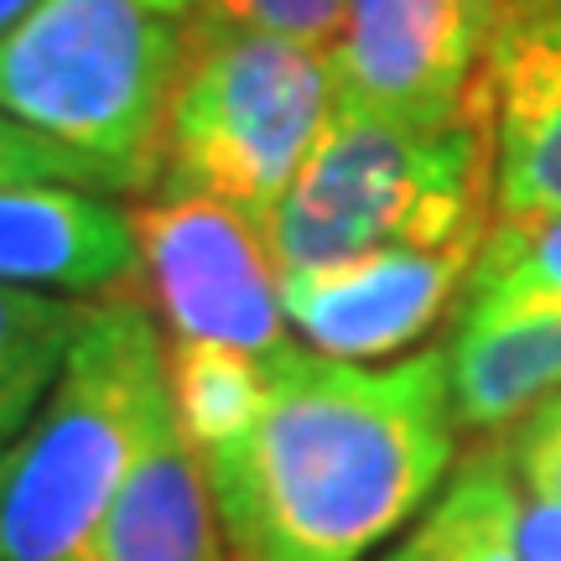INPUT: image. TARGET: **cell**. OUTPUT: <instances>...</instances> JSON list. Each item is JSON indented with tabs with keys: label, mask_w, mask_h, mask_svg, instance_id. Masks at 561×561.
Wrapping results in <instances>:
<instances>
[{
	"label": "cell",
	"mask_w": 561,
	"mask_h": 561,
	"mask_svg": "<svg viewBox=\"0 0 561 561\" xmlns=\"http://www.w3.org/2000/svg\"><path fill=\"white\" fill-rule=\"evenodd\" d=\"M136 276V224L104 193L62 182L0 187V286L21 291H115Z\"/></svg>",
	"instance_id": "cell-10"
},
{
	"label": "cell",
	"mask_w": 561,
	"mask_h": 561,
	"mask_svg": "<svg viewBox=\"0 0 561 561\" xmlns=\"http://www.w3.org/2000/svg\"><path fill=\"white\" fill-rule=\"evenodd\" d=\"M510 500H515V479H510L504 447H483L462 462L447 494L432 504V520L447 536L453 561H520L504 530Z\"/></svg>",
	"instance_id": "cell-15"
},
{
	"label": "cell",
	"mask_w": 561,
	"mask_h": 561,
	"mask_svg": "<svg viewBox=\"0 0 561 561\" xmlns=\"http://www.w3.org/2000/svg\"><path fill=\"white\" fill-rule=\"evenodd\" d=\"M21 182H62V187L104 193L100 178H94L79 157H68L53 140L32 136V130H21L16 121L0 115V187H21ZM104 198H110V193H104Z\"/></svg>",
	"instance_id": "cell-19"
},
{
	"label": "cell",
	"mask_w": 561,
	"mask_h": 561,
	"mask_svg": "<svg viewBox=\"0 0 561 561\" xmlns=\"http://www.w3.org/2000/svg\"><path fill=\"white\" fill-rule=\"evenodd\" d=\"M32 5H42V0H0V37H5L21 16H32Z\"/></svg>",
	"instance_id": "cell-22"
},
{
	"label": "cell",
	"mask_w": 561,
	"mask_h": 561,
	"mask_svg": "<svg viewBox=\"0 0 561 561\" xmlns=\"http://www.w3.org/2000/svg\"><path fill=\"white\" fill-rule=\"evenodd\" d=\"M500 0H348L333 79L339 100L405 125L468 115Z\"/></svg>",
	"instance_id": "cell-7"
},
{
	"label": "cell",
	"mask_w": 561,
	"mask_h": 561,
	"mask_svg": "<svg viewBox=\"0 0 561 561\" xmlns=\"http://www.w3.org/2000/svg\"><path fill=\"white\" fill-rule=\"evenodd\" d=\"M136 276L172 343H219L240 354H276L286 339L280 276L255 214L203 193H157L130 208Z\"/></svg>",
	"instance_id": "cell-6"
},
{
	"label": "cell",
	"mask_w": 561,
	"mask_h": 561,
	"mask_svg": "<svg viewBox=\"0 0 561 561\" xmlns=\"http://www.w3.org/2000/svg\"><path fill=\"white\" fill-rule=\"evenodd\" d=\"M172 421L167 343L140 301H100L42 411L0 447V561H68Z\"/></svg>",
	"instance_id": "cell-2"
},
{
	"label": "cell",
	"mask_w": 561,
	"mask_h": 561,
	"mask_svg": "<svg viewBox=\"0 0 561 561\" xmlns=\"http://www.w3.org/2000/svg\"><path fill=\"white\" fill-rule=\"evenodd\" d=\"M193 16L333 53L343 32V16H348V0H203Z\"/></svg>",
	"instance_id": "cell-17"
},
{
	"label": "cell",
	"mask_w": 561,
	"mask_h": 561,
	"mask_svg": "<svg viewBox=\"0 0 561 561\" xmlns=\"http://www.w3.org/2000/svg\"><path fill=\"white\" fill-rule=\"evenodd\" d=\"M83 301L0 286V447L21 437L83 328Z\"/></svg>",
	"instance_id": "cell-14"
},
{
	"label": "cell",
	"mask_w": 561,
	"mask_h": 561,
	"mask_svg": "<svg viewBox=\"0 0 561 561\" xmlns=\"http://www.w3.org/2000/svg\"><path fill=\"white\" fill-rule=\"evenodd\" d=\"M462 291L489 297H551L561 301V214L500 219L479 244Z\"/></svg>",
	"instance_id": "cell-16"
},
{
	"label": "cell",
	"mask_w": 561,
	"mask_h": 561,
	"mask_svg": "<svg viewBox=\"0 0 561 561\" xmlns=\"http://www.w3.org/2000/svg\"><path fill=\"white\" fill-rule=\"evenodd\" d=\"M442 354L458 432L525 421L561 390V301L462 291Z\"/></svg>",
	"instance_id": "cell-11"
},
{
	"label": "cell",
	"mask_w": 561,
	"mask_h": 561,
	"mask_svg": "<svg viewBox=\"0 0 561 561\" xmlns=\"http://www.w3.org/2000/svg\"><path fill=\"white\" fill-rule=\"evenodd\" d=\"M479 244L483 234L437 244V250H385V255H364L333 271L286 276L280 312L312 343V354L343 364L385 359L426 339L447 318V307L462 301Z\"/></svg>",
	"instance_id": "cell-8"
},
{
	"label": "cell",
	"mask_w": 561,
	"mask_h": 561,
	"mask_svg": "<svg viewBox=\"0 0 561 561\" xmlns=\"http://www.w3.org/2000/svg\"><path fill=\"white\" fill-rule=\"evenodd\" d=\"M167 385L182 442L214 458L255 426L265 405V359L219 348V343H172L167 348Z\"/></svg>",
	"instance_id": "cell-13"
},
{
	"label": "cell",
	"mask_w": 561,
	"mask_h": 561,
	"mask_svg": "<svg viewBox=\"0 0 561 561\" xmlns=\"http://www.w3.org/2000/svg\"><path fill=\"white\" fill-rule=\"evenodd\" d=\"M483 187H494V140L479 89L468 115L447 125L385 121L339 100L312 157L265 219L276 276L479 240Z\"/></svg>",
	"instance_id": "cell-3"
},
{
	"label": "cell",
	"mask_w": 561,
	"mask_h": 561,
	"mask_svg": "<svg viewBox=\"0 0 561 561\" xmlns=\"http://www.w3.org/2000/svg\"><path fill=\"white\" fill-rule=\"evenodd\" d=\"M68 561H234L203 462L182 442L178 416L140 453L115 504Z\"/></svg>",
	"instance_id": "cell-12"
},
{
	"label": "cell",
	"mask_w": 561,
	"mask_h": 561,
	"mask_svg": "<svg viewBox=\"0 0 561 561\" xmlns=\"http://www.w3.org/2000/svg\"><path fill=\"white\" fill-rule=\"evenodd\" d=\"M385 561H453V551H447V536L437 530V520L426 515V520H421L416 530H411V536H405V541L396 546Z\"/></svg>",
	"instance_id": "cell-21"
},
{
	"label": "cell",
	"mask_w": 561,
	"mask_h": 561,
	"mask_svg": "<svg viewBox=\"0 0 561 561\" xmlns=\"http://www.w3.org/2000/svg\"><path fill=\"white\" fill-rule=\"evenodd\" d=\"M453 458L447 354L364 369L280 343L255 426L198 462L234 561H364L426 510Z\"/></svg>",
	"instance_id": "cell-1"
},
{
	"label": "cell",
	"mask_w": 561,
	"mask_h": 561,
	"mask_svg": "<svg viewBox=\"0 0 561 561\" xmlns=\"http://www.w3.org/2000/svg\"><path fill=\"white\" fill-rule=\"evenodd\" d=\"M504 462H510V479H515L520 494L561 504V390L515 426V442L504 447Z\"/></svg>",
	"instance_id": "cell-18"
},
{
	"label": "cell",
	"mask_w": 561,
	"mask_h": 561,
	"mask_svg": "<svg viewBox=\"0 0 561 561\" xmlns=\"http://www.w3.org/2000/svg\"><path fill=\"white\" fill-rule=\"evenodd\" d=\"M504 530H510V546L520 561H561V504L530 500L515 489Z\"/></svg>",
	"instance_id": "cell-20"
},
{
	"label": "cell",
	"mask_w": 561,
	"mask_h": 561,
	"mask_svg": "<svg viewBox=\"0 0 561 561\" xmlns=\"http://www.w3.org/2000/svg\"><path fill=\"white\" fill-rule=\"evenodd\" d=\"M479 104L500 219L561 214V0H500Z\"/></svg>",
	"instance_id": "cell-9"
},
{
	"label": "cell",
	"mask_w": 561,
	"mask_h": 561,
	"mask_svg": "<svg viewBox=\"0 0 561 561\" xmlns=\"http://www.w3.org/2000/svg\"><path fill=\"white\" fill-rule=\"evenodd\" d=\"M339 110L333 53L193 16L157 193H203L271 219Z\"/></svg>",
	"instance_id": "cell-5"
},
{
	"label": "cell",
	"mask_w": 561,
	"mask_h": 561,
	"mask_svg": "<svg viewBox=\"0 0 561 561\" xmlns=\"http://www.w3.org/2000/svg\"><path fill=\"white\" fill-rule=\"evenodd\" d=\"M182 26L140 0H42L0 37V115L79 157L104 193H151Z\"/></svg>",
	"instance_id": "cell-4"
},
{
	"label": "cell",
	"mask_w": 561,
	"mask_h": 561,
	"mask_svg": "<svg viewBox=\"0 0 561 561\" xmlns=\"http://www.w3.org/2000/svg\"><path fill=\"white\" fill-rule=\"evenodd\" d=\"M140 5H151L157 16H182V11H193L198 0H140Z\"/></svg>",
	"instance_id": "cell-23"
}]
</instances>
